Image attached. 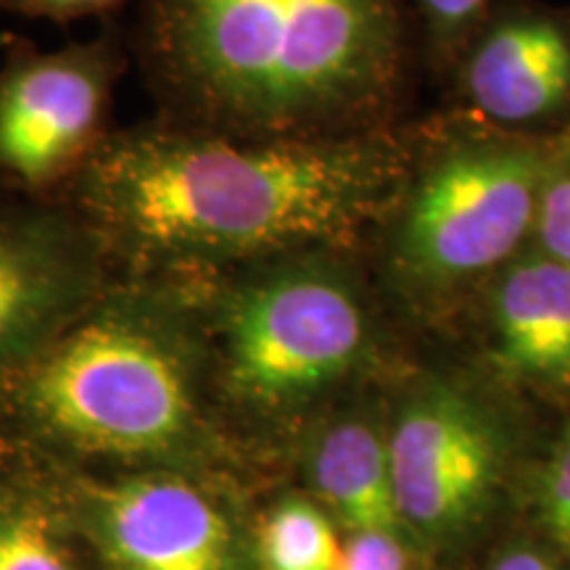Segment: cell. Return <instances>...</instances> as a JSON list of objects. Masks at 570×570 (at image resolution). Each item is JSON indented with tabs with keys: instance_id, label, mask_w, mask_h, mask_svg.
I'll return each instance as SVG.
<instances>
[{
	"instance_id": "21",
	"label": "cell",
	"mask_w": 570,
	"mask_h": 570,
	"mask_svg": "<svg viewBox=\"0 0 570 570\" xmlns=\"http://www.w3.org/2000/svg\"><path fill=\"white\" fill-rule=\"evenodd\" d=\"M9 42H11V38H0V48H3V46H9Z\"/></svg>"
},
{
	"instance_id": "16",
	"label": "cell",
	"mask_w": 570,
	"mask_h": 570,
	"mask_svg": "<svg viewBox=\"0 0 570 570\" xmlns=\"http://www.w3.org/2000/svg\"><path fill=\"white\" fill-rule=\"evenodd\" d=\"M428 46L436 56H458L489 19L497 0H412Z\"/></svg>"
},
{
	"instance_id": "10",
	"label": "cell",
	"mask_w": 570,
	"mask_h": 570,
	"mask_svg": "<svg viewBox=\"0 0 570 570\" xmlns=\"http://www.w3.org/2000/svg\"><path fill=\"white\" fill-rule=\"evenodd\" d=\"M470 104L499 127L552 122L570 109V9L497 0L465 48Z\"/></svg>"
},
{
	"instance_id": "6",
	"label": "cell",
	"mask_w": 570,
	"mask_h": 570,
	"mask_svg": "<svg viewBox=\"0 0 570 570\" xmlns=\"http://www.w3.org/2000/svg\"><path fill=\"white\" fill-rule=\"evenodd\" d=\"M132 51L117 21L88 40H11L0 67V196L61 198L96 159Z\"/></svg>"
},
{
	"instance_id": "11",
	"label": "cell",
	"mask_w": 570,
	"mask_h": 570,
	"mask_svg": "<svg viewBox=\"0 0 570 570\" xmlns=\"http://www.w3.org/2000/svg\"><path fill=\"white\" fill-rule=\"evenodd\" d=\"M491 344L499 367L544 386L570 381V269L520 252L491 283Z\"/></svg>"
},
{
	"instance_id": "4",
	"label": "cell",
	"mask_w": 570,
	"mask_h": 570,
	"mask_svg": "<svg viewBox=\"0 0 570 570\" xmlns=\"http://www.w3.org/2000/svg\"><path fill=\"white\" fill-rule=\"evenodd\" d=\"M354 248H302L183 285L217 412L288 428L360 375L375 325Z\"/></svg>"
},
{
	"instance_id": "14",
	"label": "cell",
	"mask_w": 570,
	"mask_h": 570,
	"mask_svg": "<svg viewBox=\"0 0 570 570\" xmlns=\"http://www.w3.org/2000/svg\"><path fill=\"white\" fill-rule=\"evenodd\" d=\"M344 554L331 515L304 497L277 502L259 531L262 570H336Z\"/></svg>"
},
{
	"instance_id": "5",
	"label": "cell",
	"mask_w": 570,
	"mask_h": 570,
	"mask_svg": "<svg viewBox=\"0 0 570 570\" xmlns=\"http://www.w3.org/2000/svg\"><path fill=\"white\" fill-rule=\"evenodd\" d=\"M547 156L544 142L481 135L428 161L383 219L396 291L441 298L515 259L533 238Z\"/></svg>"
},
{
	"instance_id": "20",
	"label": "cell",
	"mask_w": 570,
	"mask_h": 570,
	"mask_svg": "<svg viewBox=\"0 0 570 570\" xmlns=\"http://www.w3.org/2000/svg\"><path fill=\"white\" fill-rule=\"evenodd\" d=\"M494 570H554L550 562L533 552H512L497 562Z\"/></svg>"
},
{
	"instance_id": "17",
	"label": "cell",
	"mask_w": 570,
	"mask_h": 570,
	"mask_svg": "<svg viewBox=\"0 0 570 570\" xmlns=\"http://www.w3.org/2000/svg\"><path fill=\"white\" fill-rule=\"evenodd\" d=\"M130 0H0V11L27 19H46L53 24H77V21H117Z\"/></svg>"
},
{
	"instance_id": "13",
	"label": "cell",
	"mask_w": 570,
	"mask_h": 570,
	"mask_svg": "<svg viewBox=\"0 0 570 570\" xmlns=\"http://www.w3.org/2000/svg\"><path fill=\"white\" fill-rule=\"evenodd\" d=\"M0 570H80L61 533V494L42 462L0 444Z\"/></svg>"
},
{
	"instance_id": "7",
	"label": "cell",
	"mask_w": 570,
	"mask_h": 570,
	"mask_svg": "<svg viewBox=\"0 0 570 570\" xmlns=\"http://www.w3.org/2000/svg\"><path fill=\"white\" fill-rule=\"evenodd\" d=\"M35 458L82 520L104 570H252L230 512L202 473L154 468L98 475Z\"/></svg>"
},
{
	"instance_id": "2",
	"label": "cell",
	"mask_w": 570,
	"mask_h": 570,
	"mask_svg": "<svg viewBox=\"0 0 570 570\" xmlns=\"http://www.w3.org/2000/svg\"><path fill=\"white\" fill-rule=\"evenodd\" d=\"M154 117L248 140L381 130L407 0H135L127 35Z\"/></svg>"
},
{
	"instance_id": "8",
	"label": "cell",
	"mask_w": 570,
	"mask_h": 570,
	"mask_svg": "<svg viewBox=\"0 0 570 570\" xmlns=\"http://www.w3.org/2000/svg\"><path fill=\"white\" fill-rule=\"evenodd\" d=\"M386 441L407 533L439 547L452 544L494 508L508 473L510 436L473 391L423 381L396 410Z\"/></svg>"
},
{
	"instance_id": "12",
	"label": "cell",
	"mask_w": 570,
	"mask_h": 570,
	"mask_svg": "<svg viewBox=\"0 0 570 570\" xmlns=\"http://www.w3.org/2000/svg\"><path fill=\"white\" fill-rule=\"evenodd\" d=\"M302 462L320 508L346 529L410 537L396 508L386 433L367 415L346 410L312 420Z\"/></svg>"
},
{
	"instance_id": "15",
	"label": "cell",
	"mask_w": 570,
	"mask_h": 570,
	"mask_svg": "<svg viewBox=\"0 0 570 570\" xmlns=\"http://www.w3.org/2000/svg\"><path fill=\"white\" fill-rule=\"evenodd\" d=\"M531 244L570 269V132L550 142Z\"/></svg>"
},
{
	"instance_id": "19",
	"label": "cell",
	"mask_w": 570,
	"mask_h": 570,
	"mask_svg": "<svg viewBox=\"0 0 570 570\" xmlns=\"http://www.w3.org/2000/svg\"><path fill=\"white\" fill-rule=\"evenodd\" d=\"M541 504H544L554 537L570 550V431L554 449L550 468L544 473Z\"/></svg>"
},
{
	"instance_id": "3",
	"label": "cell",
	"mask_w": 570,
	"mask_h": 570,
	"mask_svg": "<svg viewBox=\"0 0 570 570\" xmlns=\"http://www.w3.org/2000/svg\"><path fill=\"white\" fill-rule=\"evenodd\" d=\"M0 444L77 468L214 465L225 439L183 285L117 277L63 336L0 377Z\"/></svg>"
},
{
	"instance_id": "9",
	"label": "cell",
	"mask_w": 570,
	"mask_h": 570,
	"mask_svg": "<svg viewBox=\"0 0 570 570\" xmlns=\"http://www.w3.org/2000/svg\"><path fill=\"white\" fill-rule=\"evenodd\" d=\"M117 277L104 240L63 198L0 196V377L63 336Z\"/></svg>"
},
{
	"instance_id": "18",
	"label": "cell",
	"mask_w": 570,
	"mask_h": 570,
	"mask_svg": "<svg viewBox=\"0 0 570 570\" xmlns=\"http://www.w3.org/2000/svg\"><path fill=\"white\" fill-rule=\"evenodd\" d=\"M336 570H412L404 539L389 533H354Z\"/></svg>"
},
{
	"instance_id": "1",
	"label": "cell",
	"mask_w": 570,
	"mask_h": 570,
	"mask_svg": "<svg viewBox=\"0 0 570 570\" xmlns=\"http://www.w3.org/2000/svg\"><path fill=\"white\" fill-rule=\"evenodd\" d=\"M407 180V154L381 130L248 140L151 117L117 127L61 198L119 277L188 281L302 248H354Z\"/></svg>"
}]
</instances>
